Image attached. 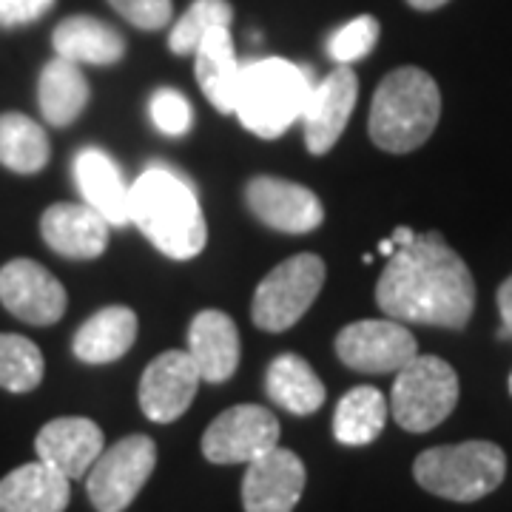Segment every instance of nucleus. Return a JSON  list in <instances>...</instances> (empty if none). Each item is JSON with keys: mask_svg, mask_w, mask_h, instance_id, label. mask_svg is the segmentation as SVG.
<instances>
[{"mask_svg": "<svg viewBox=\"0 0 512 512\" xmlns=\"http://www.w3.org/2000/svg\"><path fill=\"white\" fill-rule=\"evenodd\" d=\"M265 390L279 407H285L293 416H311L325 404V384L296 353L276 356L265 373Z\"/></svg>", "mask_w": 512, "mask_h": 512, "instance_id": "nucleus-25", "label": "nucleus"}, {"mask_svg": "<svg viewBox=\"0 0 512 512\" xmlns=\"http://www.w3.org/2000/svg\"><path fill=\"white\" fill-rule=\"evenodd\" d=\"M52 157V146L43 126L32 117L9 111L0 114V165L15 174H37Z\"/></svg>", "mask_w": 512, "mask_h": 512, "instance_id": "nucleus-27", "label": "nucleus"}, {"mask_svg": "<svg viewBox=\"0 0 512 512\" xmlns=\"http://www.w3.org/2000/svg\"><path fill=\"white\" fill-rule=\"evenodd\" d=\"M498 311H501V336L512 339V276L504 279V285L498 288Z\"/></svg>", "mask_w": 512, "mask_h": 512, "instance_id": "nucleus-34", "label": "nucleus"}, {"mask_svg": "<svg viewBox=\"0 0 512 512\" xmlns=\"http://www.w3.org/2000/svg\"><path fill=\"white\" fill-rule=\"evenodd\" d=\"M305 490V464L302 458L274 447L265 456L254 458L242 481L245 512H293Z\"/></svg>", "mask_w": 512, "mask_h": 512, "instance_id": "nucleus-15", "label": "nucleus"}, {"mask_svg": "<svg viewBox=\"0 0 512 512\" xmlns=\"http://www.w3.org/2000/svg\"><path fill=\"white\" fill-rule=\"evenodd\" d=\"M200 382V370L188 350H165L143 370L140 410L157 424L177 421L194 402Z\"/></svg>", "mask_w": 512, "mask_h": 512, "instance_id": "nucleus-14", "label": "nucleus"}, {"mask_svg": "<svg viewBox=\"0 0 512 512\" xmlns=\"http://www.w3.org/2000/svg\"><path fill=\"white\" fill-rule=\"evenodd\" d=\"M37 461L69 478H83L103 453V430L92 419L63 416L52 419L35 439Z\"/></svg>", "mask_w": 512, "mask_h": 512, "instance_id": "nucleus-16", "label": "nucleus"}, {"mask_svg": "<svg viewBox=\"0 0 512 512\" xmlns=\"http://www.w3.org/2000/svg\"><path fill=\"white\" fill-rule=\"evenodd\" d=\"M137 339V313L126 305H111L89 316L74 333V356L86 365H109L126 356Z\"/></svg>", "mask_w": 512, "mask_h": 512, "instance_id": "nucleus-21", "label": "nucleus"}, {"mask_svg": "<svg viewBox=\"0 0 512 512\" xmlns=\"http://www.w3.org/2000/svg\"><path fill=\"white\" fill-rule=\"evenodd\" d=\"M194 57H197V80H200V89L208 97V103L222 114H234L242 66L234 55L231 32L214 29L197 46Z\"/></svg>", "mask_w": 512, "mask_h": 512, "instance_id": "nucleus-24", "label": "nucleus"}, {"mask_svg": "<svg viewBox=\"0 0 512 512\" xmlns=\"http://www.w3.org/2000/svg\"><path fill=\"white\" fill-rule=\"evenodd\" d=\"M376 302L396 322L461 330L476 308V282L447 239L430 231L393 251Z\"/></svg>", "mask_w": 512, "mask_h": 512, "instance_id": "nucleus-1", "label": "nucleus"}, {"mask_svg": "<svg viewBox=\"0 0 512 512\" xmlns=\"http://www.w3.org/2000/svg\"><path fill=\"white\" fill-rule=\"evenodd\" d=\"M413 9H419V12H433V9H441L447 0H407Z\"/></svg>", "mask_w": 512, "mask_h": 512, "instance_id": "nucleus-36", "label": "nucleus"}, {"mask_svg": "<svg viewBox=\"0 0 512 512\" xmlns=\"http://www.w3.org/2000/svg\"><path fill=\"white\" fill-rule=\"evenodd\" d=\"M72 171L74 183H77L89 208H94L109 225H126V222H131V214H128L131 185H126L117 163L111 160L103 148H83V151H77Z\"/></svg>", "mask_w": 512, "mask_h": 512, "instance_id": "nucleus-19", "label": "nucleus"}, {"mask_svg": "<svg viewBox=\"0 0 512 512\" xmlns=\"http://www.w3.org/2000/svg\"><path fill=\"white\" fill-rule=\"evenodd\" d=\"M55 0H0V26H26L40 20Z\"/></svg>", "mask_w": 512, "mask_h": 512, "instance_id": "nucleus-33", "label": "nucleus"}, {"mask_svg": "<svg viewBox=\"0 0 512 512\" xmlns=\"http://www.w3.org/2000/svg\"><path fill=\"white\" fill-rule=\"evenodd\" d=\"M510 390H512V376H510Z\"/></svg>", "mask_w": 512, "mask_h": 512, "instance_id": "nucleus-37", "label": "nucleus"}, {"mask_svg": "<svg viewBox=\"0 0 512 512\" xmlns=\"http://www.w3.org/2000/svg\"><path fill=\"white\" fill-rule=\"evenodd\" d=\"M234 20V9L228 0H194L183 18L171 26L168 49L174 55H194L205 37L214 29H228Z\"/></svg>", "mask_w": 512, "mask_h": 512, "instance_id": "nucleus-29", "label": "nucleus"}, {"mask_svg": "<svg viewBox=\"0 0 512 512\" xmlns=\"http://www.w3.org/2000/svg\"><path fill=\"white\" fill-rule=\"evenodd\" d=\"M157 464V444L148 436H126L100 458L86 473V490L97 512H123L146 487Z\"/></svg>", "mask_w": 512, "mask_h": 512, "instance_id": "nucleus-8", "label": "nucleus"}, {"mask_svg": "<svg viewBox=\"0 0 512 512\" xmlns=\"http://www.w3.org/2000/svg\"><path fill=\"white\" fill-rule=\"evenodd\" d=\"M245 202L256 220L282 234H311L325 220L311 188L279 177H254L245 185Z\"/></svg>", "mask_w": 512, "mask_h": 512, "instance_id": "nucleus-12", "label": "nucleus"}, {"mask_svg": "<svg viewBox=\"0 0 512 512\" xmlns=\"http://www.w3.org/2000/svg\"><path fill=\"white\" fill-rule=\"evenodd\" d=\"M239 330L222 311H200L188 328V356L200 370L202 382H228L239 367Z\"/></svg>", "mask_w": 512, "mask_h": 512, "instance_id": "nucleus-18", "label": "nucleus"}, {"mask_svg": "<svg viewBox=\"0 0 512 512\" xmlns=\"http://www.w3.org/2000/svg\"><path fill=\"white\" fill-rule=\"evenodd\" d=\"M46 362L32 339L0 333V387L9 393H32L43 382Z\"/></svg>", "mask_w": 512, "mask_h": 512, "instance_id": "nucleus-28", "label": "nucleus"}, {"mask_svg": "<svg viewBox=\"0 0 512 512\" xmlns=\"http://www.w3.org/2000/svg\"><path fill=\"white\" fill-rule=\"evenodd\" d=\"M279 447V421L259 404H237L208 424L202 456L211 464H251Z\"/></svg>", "mask_w": 512, "mask_h": 512, "instance_id": "nucleus-9", "label": "nucleus"}, {"mask_svg": "<svg viewBox=\"0 0 512 512\" xmlns=\"http://www.w3.org/2000/svg\"><path fill=\"white\" fill-rule=\"evenodd\" d=\"M148 111L154 126L160 128L168 137H183L185 131L194 123V111L191 103L185 100V94L177 89H157L148 100Z\"/></svg>", "mask_w": 512, "mask_h": 512, "instance_id": "nucleus-31", "label": "nucleus"}, {"mask_svg": "<svg viewBox=\"0 0 512 512\" xmlns=\"http://www.w3.org/2000/svg\"><path fill=\"white\" fill-rule=\"evenodd\" d=\"M413 239H416V234H413L410 228H396L390 242H393V248H404V245H410Z\"/></svg>", "mask_w": 512, "mask_h": 512, "instance_id": "nucleus-35", "label": "nucleus"}, {"mask_svg": "<svg viewBox=\"0 0 512 512\" xmlns=\"http://www.w3.org/2000/svg\"><path fill=\"white\" fill-rule=\"evenodd\" d=\"M387 413H390V404L382 396V390L370 384L353 387L336 404L333 436L345 447H365L382 436Z\"/></svg>", "mask_w": 512, "mask_h": 512, "instance_id": "nucleus-26", "label": "nucleus"}, {"mask_svg": "<svg viewBox=\"0 0 512 512\" xmlns=\"http://www.w3.org/2000/svg\"><path fill=\"white\" fill-rule=\"evenodd\" d=\"M339 359L359 373H399L419 356L413 333L396 319H365L339 330Z\"/></svg>", "mask_w": 512, "mask_h": 512, "instance_id": "nucleus-10", "label": "nucleus"}, {"mask_svg": "<svg viewBox=\"0 0 512 512\" xmlns=\"http://www.w3.org/2000/svg\"><path fill=\"white\" fill-rule=\"evenodd\" d=\"M109 3L131 26H137L143 32L165 29L171 23V12H174V0H109Z\"/></svg>", "mask_w": 512, "mask_h": 512, "instance_id": "nucleus-32", "label": "nucleus"}, {"mask_svg": "<svg viewBox=\"0 0 512 512\" xmlns=\"http://www.w3.org/2000/svg\"><path fill=\"white\" fill-rule=\"evenodd\" d=\"M128 214L154 248L171 259H194L208 242L194 185L168 165H148L137 177L128 194Z\"/></svg>", "mask_w": 512, "mask_h": 512, "instance_id": "nucleus-2", "label": "nucleus"}, {"mask_svg": "<svg viewBox=\"0 0 512 512\" xmlns=\"http://www.w3.org/2000/svg\"><path fill=\"white\" fill-rule=\"evenodd\" d=\"M413 476L427 493L467 504L498 490L507 476V456L493 441L433 447L416 458Z\"/></svg>", "mask_w": 512, "mask_h": 512, "instance_id": "nucleus-5", "label": "nucleus"}, {"mask_svg": "<svg viewBox=\"0 0 512 512\" xmlns=\"http://www.w3.org/2000/svg\"><path fill=\"white\" fill-rule=\"evenodd\" d=\"M40 234L66 259H97L109 248V222L86 202H57L43 211Z\"/></svg>", "mask_w": 512, "mask_h": 512, "instance_id": "nucleus-17", "label": "nucleus"}, {"mask_svg": "<svg viewBox=\"0 0 512 512\" xmlns=\"http://www.w3.org/2000/svg\"><path fill=\"white\" fill-rule=\"evenodd\" d=\"M439 117L441 92L436 80L416 66H404L379 83L367 131L376 148L387 154H410L430 140Z\"/></svg>", "mask_w": 512, "mask_h": 512, "instance_id": "nucleus-3", "label": "nucleus"}, {"mask_svg": "<svg viewBox=\"0 0 512 512\" xmlns=\"http://www.w3.org/2000/svg\"><path fill=\"white\" fill-rule=\"evenodd\" d=\"M313 89L311 69L282 57H265L242 66L234 114L239 123L262 140H276L302 120Z\"/></svg>", "mask_w": 512, "mask_h": 512, "instance_id": "nucleus-4", "label": "nucleus"}, {"mask_svg": "<svg viewBox=\"0 0 512 512\" xmlns=\"http://www.w3.org/2000/svg\"><path fill=\"white\" fill-rule=\"evenodd\" d=\"M376 43H379V20L359 15L330 37L328 52L339 66H350L356 60H365L376 49Z\"/></svg>", "mask_w": 512, "mask_h": 512, "instance_id": "nucleus-30", "label": "nucleus"}, {"mask_svg": "<svg viewBox=\"0 0 512 512\" xmlns=\"http://www.w3.org/2000/svg\"><path fill=\"white\" fill-rule=\"evenodd\" d=\"M456 402V370L439 356H416L396 373L390 413L407 433H427L456 410Z\"/></svg>", "mask_w": 512, "mask_h": 512, "instance_id": "nucleus-6", "label": "nucleus"}, {"mask_svg": "<svg viewBox=\"0 0 512 512\" xmlns=\"http://www.w3.org/2000/svg\"><path fill=\"white\" fill-rule=\"evenodd\" d=\"M359 77L350 66H339L319 83H313L308 103L302 111L305 143L311 154H328L345 134L348 120L356 109Z\"/></svg>", "mask_w": 512, "mask_h": 512, "instance_id": "nucleus-13", "label": "nucleus"}, {"mask_svg": "<svg viewBox=\"0 0 512 512\" xmlns=\"http://www.w3.org/2000/svg\"><path fill=\"white\" fill-rule=\"evenodd\" d=\"M0 302L26 325H55L63 319L66 288L40 262L12 259L0 268Z\"/></svg>", "mask_w": 512, "mask_h": 512, "instance_id": "nucleus-11", "label": "nucleus"}, {"mask_svg": "<svg viewBox=\"0 0 512 512\" xmlns=\"http://www.w3.org/2000/svg\"><path fill=\"white\" fill-rule=\"evenodd\" d=\"M69 478L43 461L23 464L0 478V512H66Z\"/></svg>", "mask_w": 512, "mask_h": 512, "instance_id": "nucleus-20", "label": "nucleus"}, {"mask_svg": "<svg viewBox=\"0 0 512 512\" xmlns=\"http://www.w3.org/2000/svg\"><path fill=\"white\" fill-rule=\"evenodd\" d=\"M57 57L72 60L77 66H111L126 55V40L123 35L103 23V20L89 18V15H74L66 18L52 35Z\"/></svg>", "mask_w": 512, "mask_h": 512, "instance_id": "nucleus-22", "label": "nucleus"}, {"mask_svg": "<svg viewBox=\"0 0 512 512\" xmlns=\"http://www.w3.org/2000/svg\"><path fill=\"white\" fill-rule=\"evenodd\" d=\"M37 103L49 126L66 128L89 106V80L72 60L55 57L43 66L37 80Z\"/></svg>", "mask_w": 512, "mask_h": 512, "instance_id": "nucleus-23", "label": "nucleus"}, {"mask_svg": "<svg viewBox=\"0 0 512 512\" xmlns=\"http://www.w3.org/2000/svg\"><path fill=\"white\" fill-rule=\"evenodd\" d=\"M322 285H325L322 256L296 254L279 262L274 271L256 285L254 305H251L254 325L271 333L293 328L316 302Z\"/></svg>", "mask_w": 512, "mask_h": 512, "instance_id": "nucleus-7", "label": "nucleus"}]
</instances>
